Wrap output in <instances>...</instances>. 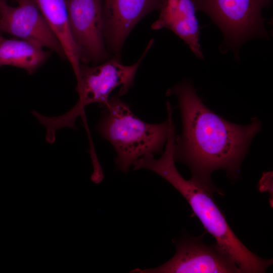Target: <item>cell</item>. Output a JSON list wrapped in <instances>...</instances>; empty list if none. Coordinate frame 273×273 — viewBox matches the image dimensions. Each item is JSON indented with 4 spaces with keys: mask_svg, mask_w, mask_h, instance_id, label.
I'll use <instances>...</instances> for the list:
<instances>
[{
    "mask_svg": "<svg viewBox=\"0 0 273 273\" xmlns=\"http://www.w3.org/2000/svg\"><path fill=\"white\" fill-rule=\"evenodd\" d=\"M166 95L176 96L181 117L182 131L175 138V162L190 168L192 179L219 193L212 173L223 169L232 179L238 177L251 142L261 130L260 121L253 117L243 125L224 119L203 103L188 81L168 89Z\"/></svg>",
    "mask_w": 273,
    "mask_h": 273,
    "instance_id": "6da1fadb",
    "label": "cell"
},
{
    "mask_svg": "<svg viewBox=\"0 0 273 273\" xmlns=\"http://www.w3.org/2000/svg\"><path fill=\"white\" fill-rule=\"evenodd\" d=\"M174 151V140L169 138L159 158H155L153 154H147L138 160L137 167L158 174L182 195L205 230L215 239L216 245L235 263L242 273L265 272L272 260L260 258L237 238L214 200L215 192L192 178L185 179L175 165Z\"/></svg>",
    "mask_w": 273,
    "mask_h": 273,
    "instance_id": "7a4b0ae2",
    "label": "cell"
},
{
    "mask_svg": "<svg viewBox=\"0 0 273 273\" xmlns=\"http://www.w3.org/2000/svg\"><path fill=\"white\" fill-rule=\"evenodd\" d=\"M166 107L167 119L158 124L139 119L118 95L110 98L103 108L96 129L114 148L116 164L122 172L126 173L135 161L146 154L163 152L173 112L168 101Z\"/></svg>",
    "mask_w": 273,
    "mask_h": 273,
    "instance_id": "3957f363",
    "label": "cell"
},
{
    "mask_svg": "<svg viewBox=\"0 0 273 273\" xmlns=\"http://www.w3.org/2000/svg\"><path fill=\"white\" fill-rule=\"evenodd\" d=\"M153 43V40L151 39L141 57L131 65H123L116 57L94 66L82 63L80 77L76 87L79 94L77 103L62 115L45 116L43 124L47 132L55 135L57 129L63 127L76 128V119L83 115L85 107L97 103L100 107L104 108L109 101L110 94L117 87L120 86L118 96L120 97L126 94L132 87L139 66Z\"/></svg>",
    "mask_w": 273,
    "mask_h": 273,
    "instance_id": "277c9868",
    "label": "cell"
},
{
    "mask_svg": "<svg viewBox=\"0 0 273 273\" xmlns=\"http://www.w3.org/2000/svg\"><path fill=\"white\" fill-rule=\"evenodd\" d=\"M196 10L213 20L226 41L238 47L248 38L264 35L262 10L271 0H194Z\"/></svg>",
    "mask_w": 273,
    "mask_h": 273,
    "instance_id": "5b68a950",
    "label": "cell"
},
{
    "mask_svg": "<svg viewBox=\"0 0 273 273\" xmlns=\"http://www.w3.org/2000/svg\"><path fill=\"white\" fill-rule=\"evenodd\" d=\"M172 258L162 265L137 273H242L235 263L216 244L208 245L198 239L183 238L176 243Z\"/></svg>",
    "mask_w": 273,
    "mask_h": 273,
    "instance_id": "8992f818",
    "label": "cell"
},
{
    "mask_svg": "<svg viewBox=\"0 0 273 273\" xmlns=\"http://www.w3.org/2000/svg\"><path fill=\"white\" fill-rule=\"evenodd\" d=\"M71 31L81 54L82 63L105 60L102 0H66Z\"/></svg>",
    "mask_w": 273,
    "mask_h": 273,
    "instance_id": "52a82bcc",
    "label": "cell"
},
{
    "mask_svg": "<svg viewBox=\"0 0 273 273\" xmlns=\"http://www.w3.org/2000/svg\"><path fill=\"white\" fill-rule=\"evenodd\" d=\"M0 14V32L47 48L66 59L63 49L41 14L35 0H19Z\"/></svg>",
    "mask_w": 273,
    "mask_h": 273,
    "instance_id": "ba28073f",
    "label": "cell"
},
{
    "mask_svg": "<svg viewBox=\"0 0 273 273\" xmlns=\"http://www.w3.org/2000/svg\"><path fill=\"white\" fill-rule=\"evenodd\" d=\"M160 5L161 0H102L105 41L116 58L135 25Z\"/></svg>",
    "mask_w": 273,
    "mask_h": 273,
    "instance_id": "9c48e42d",
    "label": "cell"
},
{
    "mask_svg": "<svg viewBox=\"0 0 273 273\" xmlns=\"http://www.w3.org/2000/svg\"><path fill=\"white\" fill-rule=\"evenodd\" d=\"M158 19L154 30L167 28L183 39L198 58H203L199 43V25L194 0H161Z\"/></svg>",
    "mask_w": 273,
    "mask_h": 273,
    "instance_id": "30bf717a",
    "label": "cell"
},
{
    "mask_svg": "<svg viewBox=\"0 0 273 273\" xmlns=\"http://www.w3.org/2000/svg\"><path fill=\"white\" fill-rule=\"evenodd\" d=\"M51 30L61 45L77 82L80 77L82 64L80 52L73 37L68 19L66 0H35Z\"/></svg>",
    "mask_w": 273,
    "mask_h": 273,
    "instance_id": "8fae6325",
    "label": "cell"
},
{
    "mask_svg": "<svg viewBox=\"0 0 273 273\" xmlns=\"http://www.w3.org/2000/svg\"><path fill=\"white\" fill-rule=\"evenodd\" d=\"M43 48L21 39H0V67L10 65L34 73L49 58Z\"/></svg>",
    "mask_w": 273,
    "mask_h": 273,
    "instance_id": "7c38bea8",
    "label": "cell"
},
{
    "mask_svg": "<svg viewBox=\"0 0 273 273\" xmlns=\"http://www.w3.org/2000/svg\"><path fill=\"white\" fill-rule=\"evenodd\" d=\"M8 6L6 0H0V14Z\"/></svg>",
    "mask_w": 273,
    "mask_h": 273,
    "instance_id": "4fadbf2b",
    "label": "cell"
},
{
    "mask_svg": "<svg viewBox=\"0 0 273 273\" xmlns=\"http://www.w3.org/2000/svg\"><path fill=\"white\" fill-rule=\"evenodd\" d=\"M3 36L1 35V33L0 32V39L2 38Z\"/></svg>",
    "mask_w": 273,
    "mask_h": 273,
    "instance_id": "5bb4252c",
    "label": "cell"
},
{
    "mask_svg": "<svg viewBox=\"0 0 273 273\" xmlns=\"http://www.w3.org/2000/svg\"><path fill=\"white\" fill-rule=\"evenodd\" d=\"M15 1V2H17L19 0H14Z\"/></svg>",
    "mask_w": 273,
    "mask_h": 273,
    "instance_id": "9a60e30c",
    "label": "cell"
}]
</instances>
